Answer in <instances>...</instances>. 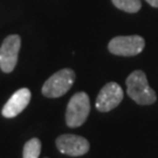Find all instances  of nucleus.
I'll return each mask as SVG.
<instances>
[{
    "instance_id": "obj_4",
    "label": "nucleus",
    "mask_w": 158,
    "mask_h": 158,
    "mask_svg": "<svg viewBox=\"0 0 158 158\" xmlns=\"http://www.w3.org/2000/svg\"><path fill=\"white\" fill-rule=\"evenodd\" d=\"M145 41L139 35H122L110 40L108 49L114 55L118 56H135L143 52Z\"/></svg>"
},
{
    "instance_id": "obj_1",
    "label": "nucleus",
    "mask_w": 158,
    "mask_h": 158,
    "mask_svg": "<svg viewBox=\"0 0 158 158\" xmlns=\"http://www.w3.org/2000/svg\"><path fill=\"white\" fill-rule=\"evenodd\" d=\"M127 94L141 106H150L156 102L157 96L148 83L147 75L142 70H135L127 79Z\"/></svg>"
},
{
    "instance_id": "obj_7",
    "label": "nucleus",
    "mask_w": 158,
    "mask_h": 158,
    "mask_svg": "<svg viewBox=\"0 0 158 158\" xmlns=\"http://www.w3.org/2000/svg\"><path fill=\"white\" fill-rule=\"evenodd\" d=\"M56 147L60 152L72 157H79L89 151V142L82 136L68 134L57 137Z\"/></svg>"
},
{
    "instance_id": "obj_3",
    "label": "nucleus",
    "mask_w": 158,
    "mask_h": 158,
    "mask_svg": "<svg viewBox=\"0 0 158 158\" xmlns=\"http://www.w3.org/2000/svg\"><path fill=\"white\" fill-rule=\"evenodd\" d=\"M75 81V72L73 69L64 68L53 74L42 85V94L46 97L55 98L64 95L73 85Z\"/></svg>"
},
{
    "instance_id": "obj_5",
    "label": "nucleus",
    "mask_w": 158,
    "mask_h": 158,
    "mask_svg": "<svg viewBox=\"0 0 158 158\" xmlns=\"http://www.w3.org/2000/svg\"><path fill=\"white\" fill-rule=\"evenodd\" d=\"M21 39L17 34L8 35L0 47V69L4 73H11L17 66Z\"/></svg>"
},
{
    "instance_id": "obj_6",
    "label": "nucleus",
    "mask_w": 158,
    "mask_h": 158,
    "mask_svg": "<svg viewBox=\"0 0 158 158\" xmlns=\"http://www.w3.org/2000/svg\"><path fill=\"white\" fill-rule=\"evenodd\" d=\"M123 89L116 82H109L98 93L96 98V109L102 113H108L118 106L123 100Z\"/></svg>"
},
{
    "instance_id": "obj_8",
    "label": "nucleus",
    "mask_w": 158,
    "mask_h": 158,
    "mask_svg": "<svg viewBox=\"0 0 158 158\" xmlns=\"http://www.w3.org/2000/svg\"><path fill=\"white\" fill-rule=\"evenodd\" d=\"M31 97H32L31 90L27 88H21L17 90L2 108L1 110L2 116L6 118H13L18 116L28 106V103L31 102Z\"/></svg>"
},
{
    "instance_id": "obj_2",
    "label": "nucleus",
    "mask_w": 158,
    "mask_h": 158,
    "mask_svg": "<svg viewBox=\"0 0 158 158\" xmlns=\"http://www.w3.org/2000/svg\"><path fill=\"white\" fill-rule=\"evenodd\" d=\"M90 111V102L88 95L80 91L72 96L67 106L66 123L70 128H77L85 122Z\"/></svg>"
},
{
    "instance_id": "obj_10",
    "label": "nucleus",
    "mask_w": 158,
    "mask_h": 158,
    "mask_svg": "<svg viewBox=\"0 0 158 158\" xmlns=\"http://www.w3.org/2000/svg\"><path fill=\"white\" fill-rule=\"evenodd\" d=\"M41 152V142L38 138H32L26 142L23 147V158H39Z\"/></svg>"
},
{
    "instance_id": "obj_11",
    "label": "nucleus",
    "mask_w": 158,
    "mask_h": 158,
    "mask_svg": "<svg viewBox=\"0 0 158 158\" xmlns=\"http://www.w3.org/2000/svg\"><path fill=\"white\" fill-rule=\"evenodd\" d=\"M150 6H152L155 8H158V0H145Z\"/></svg>"
},
{
    "instance_id": "obj_9",
    "label": "nucleus",
    "mask_w": 158,
    "mask_h": 158,
    "mask_svg": "<svg viewBox=\"0 0 158 158\" xmlns=\"http://www.w3.org/2000/svg\"><path fill=\"white\" fill-rule=\"evenodd\" d=\"M115 7L127 13H137L141 10V0H111Z\"/></svg>"
}]
</instances>
